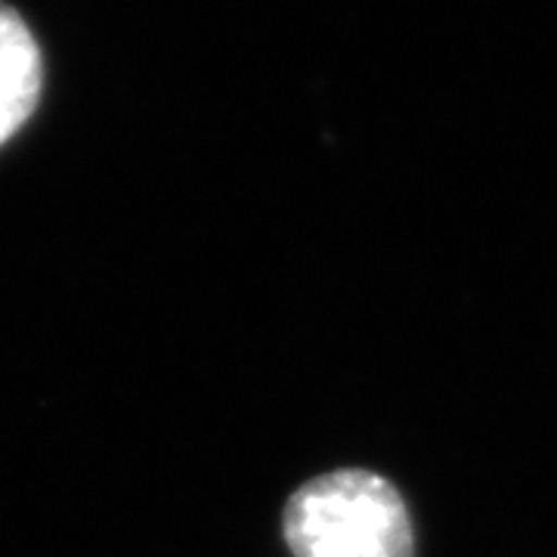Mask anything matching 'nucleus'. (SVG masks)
Masks as SVG:
<instances>
[{
  "mask_svg": "<svg viewBox=\"0 0 557 557\" xmlns=\"http://www.w3.org/2000/svg\"><path fill=\"white\" fill-rule=\"evenodd\" d=\"M282 530L295 557H416L399 490L366 468L304 483L285 505Z\"/></svg>",
  "mask_w": 557,
  "mask_h": 557,
  "instance_id": "nucleus-1",
  "label": "nucleus"
},
{
  "mask_svg": "<svg viewBox=\"0 0 557 557\" xmlns=\"http://www.w3.org/2000/svg\"><path fill=\"white\" fill-rule=\"evenodd\" d=\"M40 78L38 40L13 7L0 3V146L32 119Z\"/></svg>",
  "mask_w": 557,
  "mask_h": 557,
  "instance_id": "nucleus-2",
  "label": "nucleus"
}]
</instances>
